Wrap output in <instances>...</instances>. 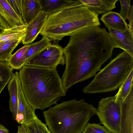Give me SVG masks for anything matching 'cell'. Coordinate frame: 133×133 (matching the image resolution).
Masks as SVG:
<instances>
[{
	"instance_id": "5bb4252c",
	"label": "cell",
	"mask_w": 133,
	"mask_h": 133,
	"mask_svg": "<svg viewBox=\"0 0 133 133\" xmlns=\"http://www.w3.org/2000/svg\"><path fill=\"white\" fill-rule=\"evenodd\" d=\"M42 11L48 16L67 7L81 3L79 0H39Z\"/></svg>"
},
{
	"instance_id": "e0dca14e",
	"label": "cell",
	"mask_w": 133,
	"mask_h": 133,
	"mask_svg": "<svg viewBox=\"0 0 133 133\" xmlns=\"http://www.w3.org/2000/svg\"><path fill=\"white\" fill-rule=\"evenodd\" d=\"M24 36L10 38L0 42V61L7 62L15 49Z\"/></svg>"
},
{
	"instance_id": "484cf974",
	"label": "cell",
	"mask_w": 133,
	"mask_h": 133,
	"mask_svg": "<svg viewBox=\"0 0 133 133\" xmlns=\"http://www.w3.org/2000/svg\"><path fill=\"white\" fill-rule=\"evenodd\" d=\"M7 0L15 13L22 18V0Z\"/></svg>"
},
{
	"instance_id": "cb8c5ba5",
	"label": "cell",
	"mask_w": 133,
	"mask_h": 133,
	"mask_svg": "<svg viewBox=\"0 0 133 133\" xmlns=\"http://www.w3.org/2000/svg\"><path fill=\"white\" fill-rule=\"evenodd\" d=\"M12 70L9 66L0 75V94L11 80L13 73Z\"/></svg>"
},
{
	"instance_id": "7402d4cb",
	"label": "cell",
	"mask_w": 133,
	"mask_h": 133,
	"mask_svg": "<svg viewBox=\"0 0 133 133\" xmlns=\"http://www.w3.org/2000/svg\"><path fill=\"white\" fill-rule=\"evenodd\" d=\"M25 124L31 133H51L46 124L37 117L34 121Z\"/></svg>"
},
{
	"instance_id": "30bf717a",
	"label": "cell",
	"mask_w": 133,
	"mask_h": 133,
	"mask_svg": "<svg viewBox=\"0 0 133 133\" xmlns=\"http://www.w3.org/2000/svg\"><path fill=\"white\" fill-rule=\"evenodd\" d=\"M108 29L110 36L115 44V48L123 49L133 57V34L129 28L124 32L111 28Z\"/></svg>"
},
{
	"instance_id": "4dcf8cb0",
	"label": "cell",
	"mask_w": 133,
	"mask_h": 133,
	"mask_svg": "<svg viewBox=\"0 0 133 133\" xmlns=\"http://www.w3.org/2000/svg\"><path fill=\"white\" fill-rule=\"evenodd\" d=\"M5 30V29L4 28L0 26V35L2 34L4 32Z\"/></svg>"
},
{
	"instance_id": "52a82bcc",
	"label": "cell",
	"mask_w": 133,
	"mask_h": 133,
	"mask_svg": "<svg viewBox=\"0 0 133 133\" xmlns=\"http://www.w3.org/2000/svg\"><path fill=\"white\" fill-rule=\"evenodd\" d=\"M18 99V114L15 120L20 124L33 121L37 117L35 110L27 102L22 90L19 73H16Z\"/></svg>"
},
{
	"instance_id": "1f68e13d",
	"label": "cell",
	"mask_w": 133,
	"mask_h": 133,
	"mask_svg": "<svg viewBox=\"0 0 133 133\" xmlns=\"http://www.w3.org/2000/svg\"></svg>"
},
{
	"instance_id": "d4e9b609",
	"label": "cell",
	"mask_w": 133,
	"mask_h": 133,
	"mask_svg": "<svg viewBox=\"0 0 133 133\" xmlns=\"http://www.w3.org/2000/svg\"><path fill=\"white\" fill-rule=\"evenodd\" d=\"M121 9L119 14L125 21L128 19L130 5V0H119Z\"/></svg>"
},
{
	"instance_id": "8992f818",
	"label": "cell",
	"mask_w": 133,
	"mask_h": 133,
	"mask_svg": "<svg viewBox=\"0 0 133 133\" xmlns=\"http://www.w3.org/2000/svg\"><path fill=\"white\" fill-rule=\"evenodd\" d=\"M63 48L57 44H50L32 58L25 65L56 68L64 65L65 59Z\"/></svg>"
},
{
	"instance_id": "5b68a950",
	"label": "cell",
	"mask_w": 133,
	"mask_h": 133,
	"mask_svg": "<svg viewBox=\"0 0 133 133\" xmlns=\"http://www.w3.org/2000/svg\"><path fill=\"white\" fill-rule=\"evenodd\" d=\"M122 102L115 96L103 98L98 102L96 114L100 123L113 133H119Z\"/></svg>"
},
{
	"instance_id": "f1b7e54d",
	"label": "cell",
	"mask_w": 133,
	"mask_h": 133,
	"mask_svg": "<svg viewBox=\"0 0 133 133\" xmlns=\"http://www.w3.org/2000/svg\"><path fill=\"white\" fill-rule=\"evenodd\" d=\"M8 130L2 125H0V133H9Z\"/></svg>"
},
{
	"instance_id": "7a4b0ae2",
	"label": "cell",
	"mask_w": 133,
	"mask_h": 133,
	"mask_svg": "<svg viewBox=\"0 0 133 133\" xmlns=\"http://www.w3.org/2000/svg\"><path fill=\"white\" fill-rule=\"evenodd\" d=\"M97 109L84 99H74L50 107L43 112L51 133H82Z\"/></svg>"
},
{
	"instance_id": "4316f807",
	"label": "cell",
	"mask_w": 133,
	"mask_h": 133,
	"mask_svg": "<svg viewBox=\"0 0 133 133\" xmlns=\"http://www.w3.org/2000/svg\"><path fill=\"white\" fill-rule=\"evenodd\" d=\"M17 133H31L30 132L25 124H21L18 127Z\"/></svg>"
},
{
	"instance_id": "83f0119b",
	"label": "cell",
	"mask_w": 133,
	"mask_h": 133,
	"mask_svg": "<svg viewBox=\"0 0 133 133\" xmlns=\"http://www.w3.org/2000/svg\"><path fill=\"white\" fill-rule=\"evenodd\" d=\"M127 19L129 20V23L133 21V5L130 6Z\"/></svg>"
},
{
	"instance_id": "6da1fadb",
	"label": "cell",
	"mask_w": 133,
	"mask_h": 133,
	"mask_svg": "<svg viewBox=\"0 0 133 133\" xmlns=\"http://www.w3.org/2000/svg\"><path fill=\"white\" fill-rule=\"evenodd\" d=\"M19 74L25 99L35 110L56 105L66 95L56 68L25 65Z\"/></svg>"
},
{
	"instance_id": "9c48e42d",
	"label": "cell",
	"mask_w": 133,
	"mask_h": 133,
	"mask_svg": "<svg viewBox=\"0 0 133 133\" xmlns=\"http://www.w3.org/2000/svg\"><path fill=\"white\" fill-rule=\"evenodd\" d=\"M25 25L22 18L11 8L7 0H0V25L10 29Z\"/></svg>"
},
{
	"instance_id": "603a6c76",
	"label": "cell",
	"mask_w": 133,
	"mask_h": 133,
	"mask_svg": "<svg viewBox=\"0 0 133 133\" xmlns=\"http://www.w3.org/2000/svg\"><path fill=\"white\" fill-rule=\"evenodd\" d=\"M82 133H113L99 124L88 123Z\"/></svg>"
},
{
	"instance_id": "277c9868",
	"label": "cell",
	"mask_w": 133,
	"mask_h": 133,
	"mask_svg": "<svg viewBox=\"0 0 133 133\" xmlns=\"http://www.w3.org/2000/svg\"><path fill=\"white\" fill-rule=\"evenodd\" d=\"M133 69V57L123 51L111 60L105 67L94 76L83 92L91 94L115 90L125 81Z\"/></svg>"
},
{
	"instance_id": "2e32d148",
	"label": "cell",
	"mask_w": 133,
	"mask_h": 133,
	"mask_svg": "<svg viewBox=\"0 0 133 133\" xmlns=\"http://www.w3.org/2000/svg\"><path fill=\"white\" fill-rule=\"evenodd\" d=\"M8 89L10 96L9 109L13 119L15 120L18 114V90L15 72L12 74L11 78L8 84Z\"/></svg>"
},
{
	"instance_id": "3957f363",
	"label": "cell",
	"mask_w": 133,
	"mask_h": 133,
	"mask_svg": "<svg viewBox=\"0 0 133 133\" xmlns=\"http://www.w3.org/2000/svg\"><path fill=\"white\" fill-rule=\"evenodd\" d=\"M100 24L98 15L81 3L48 15L40 34L50 41H60L79 30Z\"/></svg>"
},
{
	"instance_id": "8fae6325",
	"label": "cell",
	"mask_w": 133,
	"mask_h": 133,
	"mask_svg": "<svg viewBox=\"0 0 133 133\" xmlns=\"http://www.w3.org/2000/svg\"><path fill=\"white\" fill-rule=\"evenodd\" d=\"M48 17L47 14L42 11L37 16L26 25L25 33L22 42L24 45H28L37 37L42 30Z\"/></svg>"
},
{
	"instance_id": "f546056e",
	"label": "cell",
	"mask_w": 133,
	"mask_h": 133,
	"mask_svg": "<svg viewBox=\"0 0 133 133\" xmlns=\"http://www.w3.org/2000/svg\"><path fill=\"white\" fill-rule=\"evenodd\" d=\"M133 21H132L131 23L127 24L128 26H129V29L131 32L133 33Z\"/></svg>"
},
{
	"instance_id": "7c38bea8",
	"label": "cell",
	"mask_w": 133,
	"mask_h": 133,
	"mask_svg": "<svg viewBox=\"0 0 133 133\" xmlns=\"http://www.w3.org/2000/svg\"><path fill=\"white\" fill-rule=\"evenodd\" d=\"M83 6L92 12L103 15L116 8L118 0H79Z\"/></svg>"
},
{
	"instance_id": "ac0fdd59",
	"label": "cell",
	"mask_w": 133,
	"mask_h": 133,
	"mask_svg": "<svg viewBox=\"0 0 133 133\" xmlns=\"http://www.w3.org/2000/svg\"><path fill=\"white\" fill-rule=\"evenodd\" d=\"M50 41L47 37L43 36L39 41L29 45L25 55V65L35 56L51 44Z\"/></svg>"
},
{
	"instance_id": "ffe728a7",
	"label": "cell",
	"mask_w": 133,
	"mask_h": 133,
	"mask_svg": "<svg viewBox=\"0 0 133 133\" xmlns=\"http://www.w3.org/2000/svg\"><path fill=\"white\" fill-rule=\"evenodd\" d=\"M133 69L130 72L128 76L121 85L119 87V89L115 95L117 100L121 102L126 97L133 85Z\"/></svg>"
},
{
	"instance_id": "4fadbf2b",
	"label": "cell",
	"mask_w": 133,
	"mask_h": 133,
	"mask_svg": "<svg viewBox=\"0 0 133 133\" xmlns=\"http://www.w3.org/2000/svg\"><path fill=\"white\" fill-rule=\"evenodd\" d=\"M42 11L39 0H22V19L26 25L34 20Z\"/></svg>"
},
{
	"instance_id": "9a60e30c",
	"label": "cell",
	"mask_w": 133,
	"mask_h": 133,
	"mask_svg": "<svg viewBox=\"0 0 133 133\" xmlns=\"http://www.w3.org/2000/svg\"><path fill=\"white\" fill-rule=\"evenodd\" d=\"M100 19L108 29L111 28L124 32L128 28L125 21L117 12L110 11L102 15Z\"/></svg>"
},
{
	"instance_id": "d6986e66",
	"label": "cell",
	"mask_w": 133,
	"mask_h": 133,
	"mask_svg": "<svg viewBox=\"0 0 133 133\" xmlns=\"http://www.w3.org/2000/svg\"><path fill=\"white\" fill-rule=\"evenodd\" d=\"M29 46L24 45L12 55L7 62L12 69L20 70L25 65V55Z\"/></svg>"
},
{
	"instance_id": "ba28073f",
	"label": "cell",
	"mask_w": 133,
	"mask_h": 133,
	"mask_svg": "<svg viewBox=\"0 0 133 133\" xmlns=\"http://www.w3.org/2000/svg\"><path fill=\"white\" fill-rule=\"evenodd\" d=\"M119 133H133V85L122 102Z\"/></svg>"
},
{
	"instance_id": "44dd1931",
	"label": "cell",
	"mask_w": 133,
	"mask_h": 133,
	"mask_svg": "<svg viewBox=\"0 0 133 133\" xmlns=\"http://www.w3.org/2000/svg\"><path fill=\"white\" fill-rule=\"evenodd\" d=\"M26 25L21 26L8 29L0 35V42L10 38L24 36Z\"/></svg>"
}]
</instances>
